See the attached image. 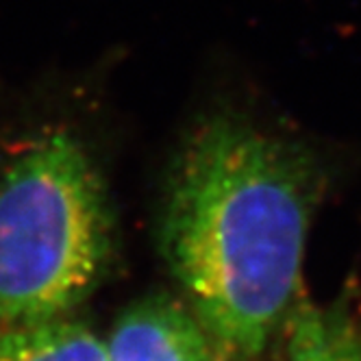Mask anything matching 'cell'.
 I'll list each match as a JSON object with an SVG mask.
<instances>
[{"label": "cell", "instance_id": "1", "mask_svg": "<svg viewBox=\"0 0 361 361\" xmlns=\"http://www.w3.org/2000/svg\"><path fill=\"white\" fill-rule=\"evenodd\" d=\"M318 174L294 144L216 118L188 140L170 176L159 242L192 312L228 361H255L286 326Z\"/></svg>", "mask_w": 361, "mask_h": 361}, {"label": "cell", "instance_id": "2", "mask_svg": "<svg viewBox=\"0 0 361 361\" xmlns=\"http://www.w3.org/2000/svg\"><path fill=\"white\" fill-rule=\"evenodd\" d=\"M111 250L109 196L76 137L48 131L0 168V326L72 316Z\"/></svg>", "mask_w": 361, "mask_h": 361}, {"label": "cell", "instance_id": "3", "mask_svg": "<svg viewBox=\"0 0 361 361\" xmlns=\"http://www.w3.org/2000/svg\"><path fill=\"white\" fill-rule=\"evenodd\" d=\"M107 361H228L190 305L170 296L137 300L105 342Z\"/></svg>", "mask_w": 361, "mask_h": 361}, {"label": "cell", "instance_id": "4", "mask_svg": "<svg viewBox=\"0 0 361 361\" xmlns=\"http://www.w3.org/2000/svg\"><path fill=\"white\" fill-rule=\"evenodd\" d=\"M281 361H361V331L344 307L300 296L286 322Z\"/></svg>", "mask_w": 361, "mask_h": 361}, {"label": "cell", "instance_id": "5", "mask_svg": "<svg viewBox=\"0 0 361 361\" xmlns=\"http://www.w3.org/2000/svg\"><path fill=\"white\" fill-rule=\"evenodd\" d=\"M0 361H107L105 342L72 316L0 326Z\"/></svg>", "mask_w": 361, "mask_h": 361}]
</instances>
